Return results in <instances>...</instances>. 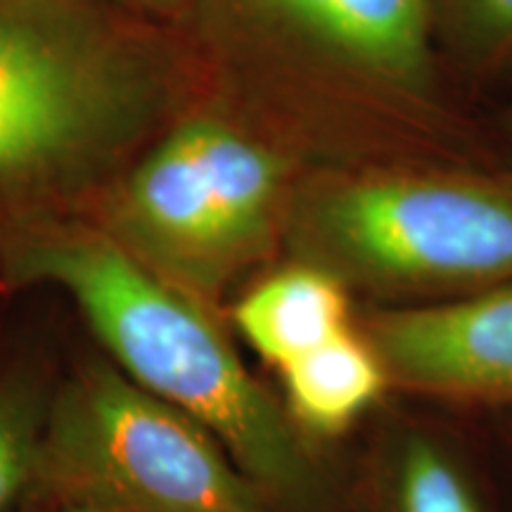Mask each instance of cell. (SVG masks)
<instances>
[{
  "instance_id": "6da1fadb",
  "label": "cell",
  "mask_w": 512,
  "mask_h": 512,
  "mask_svg": "<svg viewBox=\"0 0 512 512\" xmlns=\"http://www.w3.org/2000/svg\"><path fill=\"white\" fill-rule=\"evenodd\" d=\"M0 264L15 283L67 292L107 358L207 427L275 512H347L328 460L216 320L105 230L34 216L3 221Z\"/></svg>"
},
{
  "instance_id": "7a4b0ae2",
  "label": "cell",
  "mask_w": 512,
  "mask_h": 512,
  "mask_svg": "<svg viewBox=\"0 0 512 512\" xmlns=\"http://www.w3.org/2000/svg\"><path fill=\"white\" fill-rule=\"evenodd\" d=\"M27 503L100 512H275L207 427L110 358L55 380Z\"/></svg>"
},
{
  "instance_id": "3957f363",
  "label": "cell",
  "mask_w": 512,
  "mask_h": 512,
  "mask_svg": "<svg viewBox=\"0 0 512 512\" xmlns=\"http://www.w3.org/2000/svg\"><path fill=\"white\" fill-rule=\"evenodd\" d=\"M145 112L136 60L67 0H0V214L60 190Z\"/></svg>"
},
{
  "instance_id": "277c9868",
  "label": "cell",
  "mask_w": 512,
  "mask_h": 512,
  "mask_svg": "<svg viewBox=\"0 0 512 512\" xmlns=\"http://www.w3.org/2000/svg\"><path fill=\"white\" fill-rule=\"evenodd\" d=\"M294 228L306 264L347 287L446 302L512 280V188L489 178L344 181L311 197Z\"/></svg>"
},
{
  "instance_id": "5b68a950",
  "label": "cell",
  "mask_w": 512,
  "mask_h": 512,
  "mask_svg": "<svg viewBox=\"0 0 512 512\" xmlns=\"http://www.w3.org/2000/svg\"><path fill=\"white\" fill-rule=\"evenodd\" d=\"M389 387L451 406L512 408V280L363 318Z\"/></svg>"
},
{
  "instance_id": "8992f818",
  "label": "cell",
  "mask_w": 512,
  "mask_h": 512,
  "mask_svg": "<svg viewBox=\"0 0 512 512\" xmlns=\"http://www.w3.org/2000/svg\"><path fill=\"white\" fill-rule=\"evenodd\" d=\"M368 512H491L456 441L420 420H392L370 446L363 472Z\"/></svg>"
},
{
  "instance_id": "52a82bcc",
  "label": "cell",
  "mask_w": 512,
  "mask_h": 512,
  "mask_svg": "<svg viewBox=\"0 0 512 512\" xmlns=\"http://www.w3.org/2000/svg\"><path fill=\"white\" fill-rule=\"evenodd\" d=\"M233 323L268 366L283 370L351 330L347 285L304 261L247 292L235 304Z\"/></svg>"
},
{
  "instance_id": "ba28073f",
  "label": "cell",
  "mask_w": 512,
  "mask_h": 512,
  "mask_svg": "<svg viewBox=\"0 0 512 512\" xmlns=\"http://www.w3.org/2000/svg\"><path fill=\"white\" fill-rule=\"evenodd\" d=\"M238 271L268 252L278 221L280 166L219 121L185 124Z\"/></svg>"
},
{
  "instance_id": "9c48e42d",
  "label": "cell",
  "mask_w": 512,
  "mask_h": 512,
  "mask_svg": "<svg viewBox=\"0 0 512 512\" xmlns=\"http://www.w3.org/2000/svg\"><path fill=\"white\" fill-rule=\"evenodd\" d=\"M280 377L287 413L313 441L351 430L392 389L382 358L361 328L297 358Z\"/></svg>"
},
{
  "instance_id": "30bf717a",
  "label": "cell",
  "mask_w": 512,
  "mask_h": 512,
  "mask_svg": "<svg viewBox=\"0 0 512 512\" xmlns=\"http://www.w3.org/2000/svg\"><path fill=\"white\" fill-rule=\"evenodd\" d=\"M363 67L411 79L425 62L430 0H271Z\"/></svg>"
},
{
  "instance_id": "8fae6325",
  "label": "cell",
  "mask_w": 512,
  "mask_h": 512,
  "mask_svg": "<svg viewBox=\"0 0 512 512\" xmlns=\"http://www.w3.org/2000/svg\"><path fill=\"white\" fill-rule=\"evenodd\" d=\"M53 384L34 358L0 366V512L27 503Z\"/></svg>"
},
{
  "instance_id": "7c38bea8",
  "label": "cell",
  "mask_w": 512,
  "mask_h": 512,
  "mask_svg": "<svg viewBox=\"0 0 512 512\" xmlns=\"http://www.w3.org/2000/svg\"><path fill=\"white\" fill-rule=\"evenodd\" d=\"M467 19L484 41L512 48V0H463Z\"/></svg>"
},
{
  "instance_id": "4fadbf2b",
  "label": "cell",
  "mask_w": 512,
  "mask_h": 512,
  "mask_svg": "<svg viewBox=\"0 0 512 512\" xmlns=\"http://www.w3.org/2000/svg\"><path fill=\"white\" fill-rule=\"evenodd\" d=\"M46 510V508H43ZM48 512H100V510H93V508H81V505H60V508H53Z\"/></svg>"
},
{
  "instance_id": "5bb4252c",
  "label": "cell",
  "mask_w": 512,
  "mask_h": 512,
  "mask_svg": "<svg viewBox=\"0 0 512 512\" xmlns=\"http://www.w3.org/2000/svg\"><path fill=\"white\" fill-rule=\"evenodd\" d=\"M22 512H48V510H43L41 505H36V503H27V508H24Z\"/></svg>"
},
{
  "instance_id": "9a60e30c",
  "label": "cell",
  "mask_w": 512,
  "mask_h": 512,
  "mask_svg": "<svg viewBox=\"0 0 512 512\" xmlns=\"http://www.w3.org/2000/svg\"><path fill=\"white\" fill-rule=\"evenodd\" d=\"M508 418H510V432H512V408L508 411Z\"/></svg>"
},
{
  "instance_id": "2e32d148",
  "label": "cell",
  "mask_w": 512,
  "mask_h": 512,
  "mask_svg": "<svg viewBox=\"0 0 512 512\" xmlns=\"http://www.w3.org/2000/svg\"><path fill=\"white\" fill-rule=\"evenodd\" d=\"M152 3H164V0H152Z\"/></svg>"
}]
</instances>
